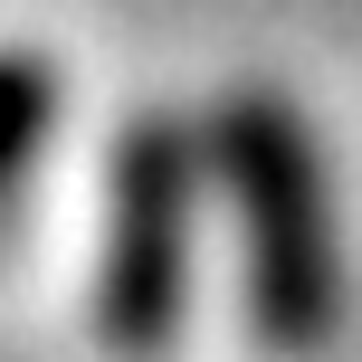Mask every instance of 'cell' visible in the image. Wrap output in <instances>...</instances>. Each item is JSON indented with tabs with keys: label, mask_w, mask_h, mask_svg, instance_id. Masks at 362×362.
I'll use <instances>...</instances> for the list:
<instances>
[{
	"label": "cell",
	"mask_w": 362,
	"mask_h": 362,
	"mask_svg": "<svg viewBox=\"0 0 362 362\" xmlns=\"http://www.w3.org/2000/svg\"><path fill=\"white\" fill-rule=\"evenodd\" d=\"M172 219H181L172 144L144 134L124 153V229L105 248V334H115V353H153L163 325H172Z\"/></svg>",
	"instance_id": "2"
},
{
	"label": "cell",
	"mask_w": 362,
	"mask_h": 362,
	"mask_svg": "<svg viewBox=\"0 0 362 362\" xmlns=\"http://www.w3.org/2000/svg\"><path fill=\"white\" fill-rule=\"evenodd\" d=\"M229 172L248 200V276H257V325L276 344H305L315 334V200H305V163H296V134L276 105H238L229 115Z\"/></svg>",
	"instance_id": "1"
}]
</instances>
